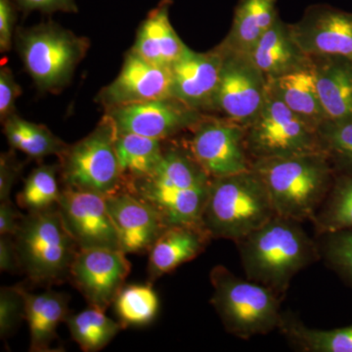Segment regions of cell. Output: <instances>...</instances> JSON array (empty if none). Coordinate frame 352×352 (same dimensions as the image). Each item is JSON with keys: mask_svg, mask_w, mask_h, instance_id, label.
Masks as SVG:
<instances>
[{"mask_svg": "<svg viewBox=\"0 0 352 352\" xmlns=\"http://www.w3.org/2000/svg\"><path fill=\"white\" fill-rule=\"evenodd\" d=\"M300 223L277 214L236 241L248 279L285 295L296 275L320 256Z\"/></svg>", "mask_w": 352, "mask_h": 352, "instance_id": "1", "label": "cell"}, {"mask_svg": "<svg viewBox=\"0 0 352 352\" xmlns=\"http://www.w3.org/2000/svg\"><path fill=\"white\" fill-rule=\"evenodd\" d=\"M210 182L189 148L164 145L156 170L124 190L156 208L168 226H201Z\"/></svg>", "mask_w": 352, "mask_h": 352, "instance_id": "2", "label": "cell"}, {"mask_svg": "<svg viewBox=\"0 0 352 352\" xmlns=\"http://www.w3.org/2000/svg\"><path fill=\"white\" fill-rule=\"evenodd\" d=\"M252 168L265 183L276 214L300 222L314 219L337 173L326 152L254 160Z\"/></svg>", "mask_w": 352, "mask_h": 352, "instance_id": "3", "label": "cell"}, {"mask_svg": "<svg viewBox=\"0 0 352 352\" xmlns=\"http://www.w3.org/2000/svg\"><path fill=\"white\" fill-rule=\"evenodd\" d=\"M275 215L265 183L251 168L212 178L201 226L212 239L236 242Z\"/></svg>", "mask_w": 352, "mask_h": 352, "instance_id": "4", "label": "cell"}, {"mask_svg": "<svg viewBox=\"0 0 352 352\" xmlns=\"http://www.w3.org/2000/svg\"><path fill=\"white\" fill-rule=\"evenodd\" d=\"M210 279L214 289L210 303L227 332L249 340L279 328L283 314L274 291L243 279L223 265L212 268Z\"/></svg>", "mask_w": 352, "mask_h": 352, "instance_id": "5", "label": "cell"}, {"mask_svg": "<svg viewBox=\"0 0 352 352\" xmlns=\"http://www.w3.org/2000/svg\"><path fill=\"white\" fill-rule=\"evenodd\" d=\"M21 270L34 284H59L69 280L80 248L67 230L58 207L24 215L14 236Z\"/></svg>", "mask_w": 352, "mask_h": 352, "instance_id": "6", "label": "cell"}, {"mask_svg": "<svg viewBox=\"0 0 352 352\" xmlns=\"http://www.w3.org/2000/svg\"><path fill=\"white\" fill-rule=\"evenodd\" d=\"M16 41L21 59L36 87L55 94L71 82L90 45L87 38L53 22L18 30Z\"/></svg>", "mask_w": 352, "mask_h": 352, "instance_id": "7", "label": "cell"}, {"mask_svg": "<svg viewBox=\"0 0 352 352\" xmlns=\"http://www.w3.org/2000/svg\"><path fill=\"white\" fill-rule=\"evenodd\" d=\"M118 129L105 113L87 138L68 145L60 159V175L65 187L94 192L105 197L124 189L116 151Z\"/></svg>", "mask_w": 352, "mask_h": 352, "instance_id": "8", "label": "cell"}, {"mask_svg": "<svg viewBox=\"0 0 352 352\" xmlns=\"http://www.w3.org/2000/svg\"><path fill=\"white\" fill-rule=\"evenodd\" d=\"M251 161L325 152L319 129L292 112L268 87L263 107L245 126Z\"/></svg>", "mask_w": 352, "mask_h": 352, "instance_id": "9", "label": "cell"}, {"mask_svg": "<svg viewBox=\"0 0 352 352\" xmlns=\"http://www.w3.org/2000/svg\"><path fill=\"white\" fill-rule=\"evenodd\" d=\"M214 112L247 126L263 107L268 80L247 53L224 48Z\"/></svg>", "mask_w": 352, "mask_h": 352, "instance_id": "10", "label": "cell"}, {"mask_svg": "<svg viewBox=\"0 0 352 352\" xmlns=\"http://www.w3.org/2000/svg\"><path fill=\"white\" fill-rule=\"evenodd\" d=\"M191 131L190 152L210 177L234 175L252 168L243 124L206 115Z\"/></svg>", "mask_w": 352, "mask_h": 352, "instance_id": "11", "label": "cell"}, {"mask_svg": "<svg viewBox=\"0 0 352 352\" xmlns=\"http://www.w3.org/2000/svg\"><path fill=\"white\" fill-rule=\"evenodd\" d=\"M126 254L120 250L80 249L76 254L69 281L91 307L106 311L131 273Z\"/></svg>", "mask_w": 352, "mask_h": 352, "instance_id": "12", "label": "cell"}, {"mask_svg": "<svg viewBox=\"0 0 352 352\" xmlns=\"http://www.w3.org/2000/svg\"><path fill=\"white\" fill-rule=\"evenodd\" d=\"M57 207L80 249L120 250L119 234L105 196L64 187Z\"/></svg>", "mask_w": 352, "mask_h": 352, "instance_id": "13", "label": "cell"}, {"mask_svg": "<svg viewBox=\"0 0 352 352\" xmlns=\"http://www.w3.org/2000/svg\"><path fill=\"white\" fill-rule=\"evenodd\" d=\"M105 112L112 118L119 133L163 141L186 129L191 131L206 116L173 97L120 106Z\"/></svg>", "mask_w": 352, "mask_h": 352, "instance_id": "14", "label": "cell"}, {"mask_svg": "<svg viewBox=\"0 0 352 352\" xmlns=\"http://www.w3.org/2000/svg\"><path fill=\"white\" fill-rule=\"evenodd\" d=\"M292 36L309 57H342L352 62V13L327 4L308 7Z\"/></svg>", "mask_w": 352, "mask_h": 352, "instance_id": "15", "label": "cell"}, {"mask_svg": "<svg viewBox=\"0 0 352 352\" xmlns=\"http://www.w3.org/2000/svg\"><path fill=\"white\" fill-rule=\"evenodd\" d=\"M222 62L220 45L201 53L188 48L170 68L171 97L198 112H214Z\"/></svg>", "mask_w": 352, "mask_h": 352, "instance_id": "16", "label": "cell"}, {"mask_svg": "<svg viewBox=\"0 0 352 352\" xmlns=\"http://www.w3.org/2000/svg\"><path fill=\"white\" fill-rule=\"evenodd\" d=\"M170 97V69L155 66L129 50L119 76L99 92L97 101L108 111L120 106Z\"/></svg>", "mask_w": 352, "mask_h": 352, "instance_id": "17", "label": "cell"}, {"mask_svg": "<svg viewBox=\"0 0 352 352\" xmlns=\"http://www.w3.org/2000/svg\"><path fill=\"white\" fill-rule=\"evenodd\" d=\"M106 201L120 250L126 254H148L168 227L156 208L126 190L106 197Z\"/></svg>", "mask_w": 352, "mask_h": 352, "instance_id": "18", "label": "cell"}, {"mask_svg": "<svg viewBox=\"0 0 352 352\" xmlns=\"http://www.w3.org/2000/svg\"><path fill=\"white\" fill-rule=\"evenodd\" d=\"M210 240L212 237L203 226L178 224L166 227L148 252L150 283L200 256Z\"/></svg>", "mask_w": 352, "mask_h": 352, "instance_id": "19", "label": "cell"}, {"mask_svg": "<svg viewBox=\"0 0 352 352\" xmlns=\"http://www.w3.org/2000/svg\"><path fill=\"white\" fill-rule=\"evenodd\" d=\"M171 0H162L141 23L131 50L155 66L171 68L188 50L170 19Z\"/></svg>", "mask_w": 352, "mask_h": 352, "instance_id": "20", "label": "cell"}, {"mask_svg": "<svg viewBox=\"0 0 352 352\" xmlns=\"http://www.w3.org/2000/svg\"><path fill=\"white\" fill-rule=\"evenodd\" d=\"M327 122L352 118V62L342 57H310Z\"/></svg>", "mask_w": 352, "mask_h": 352, "instance_id": "21", "label": "cell"}, {"mask_svg": "<svg viewBox=\"0 0 352 352\" xmlns=\"http://www.w3.org/2000/svg\"><path fill=\"white\" fill-rule=\"evenodd\" d=\"M249 56L267 80L286 75L311 62V58L296 43L289 24L280 17L259 38L250 51Z\"/></svg>", "mask_w": 352, "mask_h": 352, "instance_id": "22", "label": "cell"}, {"mask_svg": "<svg viewBox=\"0 0 352 352\" xmlns=\"http://www.w3.org/2000/svg\"><path fill=\"white\" fill-rule=\"evenodd\" d=\"M25 321L30 329V351H51L57 339V328L69 316V296L60 292L32 294L24 288Z\"/></svg>", "mask_w": 352, "mask_h": 352, "instance_id": "23", "label": "cell"}, {"mask_svg": "<svg viewBox=\"0 0 352 352\" xmlns=\"http://www.w3.org/2000/svg\"><path fill=\"white\" fill-rule=\"evenodd\" d=\"M268 87L298 117L319 127L327 122L322 108L312 60L307 66L268 80Z\"/></svg>", "mask_w": 352, "mask_h": 352, "instance_id": "24", "label": "cell"}, {"mask_svg": "<svg viewBox=\"0 0 352 352\" xmlns=\"http://www.w3.org/2000/svg\"><path fill=\"white\" fill-rule=\"evenodd\" d=\"M278 0H239L234 11L230 31L221 45L235 52L247 53L279 17Z\"/></svg>", "mask_w": 352, "mask_h": 352, "instance_id": "25", "label": "cell"}, {"mask_svg": "<svg viewBox=\"0 0 352 352\" xmlns=\"http://www.w3.org/2000/svg\"><path fill=\"white\" fill-rule=\"evenodd\" d=\"M163 142L138 134L118 132L116 151L124 189L127 185L151 175L156 170L163 157Z\"/></svg>", "mask_w": 352, "mask_h": 352, "instance_id": "26", "label": "cell"}, {"mask_svg": "<svg viewBox=\"0 0 352 352\" xmlns=\"http://www.w3.org/2000/svg\"><path fill=\"white\" fill-rule=\"evenodd\" d=\"M2 122L11 148L34 159H43L51 155L60 157L68 147L47 127L28 122L16 113Z\"/></svg>", "mask_w": 352, "mask_h": 352, "instance_id": "27", "label": "cell"}, {"mask_svg": "<svg viewBox=\"0 0 352 352\" xmlns=\"http://www.w3.org/2000/svg\"><path fill=\"white\" fill-rule=\"evenodd\" d=\"M278 329L302 351L352 352V325L321 330L307 327L295 317L283 314Z\"/></svg>", "mask_w": 352, "mask_h": 352, "instance_id": "28", "label": "cell"}, {"mask_svg": "<svg viewBox=\"0 0 352 352\" xmlns=\"http://www.w3.org/2000/svg\"><path fill=\"white\" fill-rule=\"evenodd\" d=\"M65 323L80 349L87 352L101 351L108 346L124 326L113 320L98 308H87L80 314L69 315Z\"/></svg>", "mask_w": 352, "mask_h": 352, "instance_id": "29", "label": "cell"}, {"mask_svg": "<svg viewBox=\"0 0 352 352\" xmlns=\"http://www.w3.org/2000/svg\"><path fill=\"white\" fill-rule=\"evenodd\" d=\"M311 221L319 235L352 229V175L336 173L332 187Z\"/></svg>", "mask_w": 352, "mask_h": 352, "instance_id": "30", "label": "cell"}, {"mask_svg": "<svg viewBox=\"0 0 352 352\" xmlns=\"http://www.w3.org/2000/svg\"><path fill=\"white\" fill-rule=\"evenodd\" d=\"M113 307L124 328L142 327L156 318L160 300L151 284H133L122 289Z\"/></svg>", "mask_w": 352, "mask_h": 352, "instance_id": "31", "label": "cell"}, {"mask_svg": "<svg viewBox=\"0 0 352 352\" xmlns=\"http://www.w3.org/2000/svg\"><path fill=\"white\" fill-rule=\"evenodd\" d=\"M59 170V164H41L34 168L17 195L18 206L28 212L57 207L62 193L57 182Z\"/></svg>", "mask_w": 352, "mask_h": 352, "instance_id": "32", "label": "cell"}, {"mask_svg": "<svg viewBox=\"0 0 352 352\" xmlns=\"http://www.w3.org/2000/svg\"><path fill=\"white\" fill-rule=\"evenodd\" d=\"M319 135L336 173L352 175V118L324 122L319 127Z\"/></svg>", "mask_w": 352, "mask_h": 352, "instance_id": "33", "label": "cell"}, {"mask_svg": "<svg viewBox=\"0 0 352 352\" xmlns=\"http://www.w3.org/2000/svg\"><path fill=\"white\" fill-rule=\"evenodd\" d=\"M320 256L347 284L352 286V229L320 234Z\"/></svg>", "mask_w": 352, "mask_h": 352, "instance_id": "34", "label": "cell"}, {"mask_svg": "<svg viewBox=\"0 0 352 352\" xmlns=\"http://www.w3.org/2000/svg\"><path fill=\"white\" fill-rule=\"evenodd\" d=\"M25 320L24 287H1L0 289V337L7 340Z\"/></svg>", "mask_w": 352, "mask_h": 352, "instance_id": "35", "label": "cell"}, {"mask_svg": "<svg viewBox=\"0 0 352 352\" xmlns=\"http://www.w3.org/2000/svg\"><path fill=\"white\" fill-rule=\"evenodd\" d=\"M21 94V87L9 67L0 69V118L2 122L15 113V102Z\"/></svg>", "mask_w": 352, "mask_h": 352, "instance_id": "36", "label": "cell"}, {"mask_svg": "<svg viewBox=\"0 0 352 352\" xmlns=\"http://www.w3.org/2000/svg\"><path fill=\"white\" fill-rule=\"evenodd\" d=\"M21 170L22 164L18 161L15 153H2L0 156V201L10 199L11 191Z\"/></svg>", "mask_w": 352, "mask_h": 352, "instance_id": "37", "label": "cell"}, {"mask_svg": "<svg viewBox=\"0 0 352 352\" xmlns=\"http://www.w3.org/2000/svg\"><path fill=\"white\" fill-rule=\"evenodd\" d=\"M24 12L41 11V12L51 14L61 11V12H78L75 0H14Z\"/></svg>", "mask_w": 352, "mask_h": 352, "instance_id": "38", "label": "cell"}, {"mask_svg": "<svg viewBox=\"0 0 352 352\" xmlns=\"http://www.w3.org/2000/svg\"><path fill=\"white\" fill-rule=\"evenodd\" d=\"M14 0H0V51L8 52L12 45L16 10Z\"/></svg>", "mask_w": 352, "mask_h": 352, "instance_id": "39", "label": "cell"}, {"mask_svg": "<svg viewBox=\"0 0 352 352\" xmlns=\"http://www.w3.org/2000/svg\"><path fill=\"white\" fill-rule=\"evenodd\" d=\"M0 270L9 273L21 270L19 254L13 236L1 235L0 238Z\"/></svg>", "mask_w": 352, "mask_h": 352, "instance_id": "40", "label": "cell"}, {"mask_svg": "<svg viewBox=\"0 0 352 352\" xmlns=\"http://www.w3.org/2000/svg\"><path fill=\"white\" fill-rule=\"evenodd\" d=\"M0 234L15 236L24 215L15 207L12 201H0Z\"/></svg>", "mask_w": 352, "mask_h": 352, "instance_id": "41", "label": "cell"}]
</instances>
